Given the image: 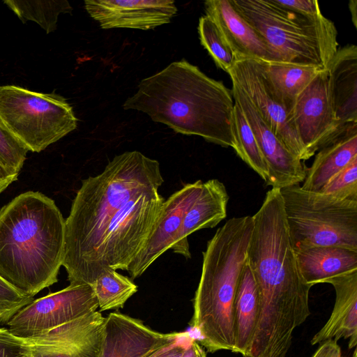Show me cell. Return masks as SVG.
<instances>
[{
  "mask_svg": "<svg viewBox=\"0 0 357 357\" xmlns=\"http://www.w3.org/2000/svg\"><path fill=\"white\" fill-rule=\"evenodd\" d=\"M234 151L238 156L266 183L268 170L255 135L241 108L234 102L232 116Z\"/></svg>",
  "mask_w": 357,
  "mask_h": 357,
  "instance_id": "484cf974",
  "label": "cell"
},
{
  "mask_svg": "<svg viewBox=\"0 0 357 357\" xmlns=\"http://www.w3.org/2000/svg\"><path fill=\"white\" fill-rule=\"evenodd\" d=\"M18 174L13 173L0 162V194L17 179Z\"/></svg>",
  "mask_w": 357,
  "mask_h": 357,
  "instance_id": "e575fe53",
  "label": "cell"
},
{
  "mask_svg": "<svg viewBox=\"0 0 357 357\" xmlns=\"http://www.w3.org/2000/svg\"><path fill=\"white\" fill-rule=\"evenodd\" d=\"M202 183L201 180L187 183L165 200L151 235L128 267L127 271L132 280L142 275L159 257L174 245L183 218L199 196Z\"/></svg>",
  "mask_w": 357,
  "mask_h": 357,
  "instance_id": "4fadbf2b",
  "label": "cell"
},
{
  "mask_svg": "<svg viewBox=\"0 0 357 357\" xmlns=\"http://www.w3.org/2000/svg\"><path fill=\"white\" fill-rule=\"evenodd\" d=\"M229 199L223 183L218 179L203 182L199 196L183 218L178 238L171 248L174 252L190 259L188 236L202 229L215 227L224 220Z\"/></svg>",
  "mask_w": 357,
  "mask_h": 357,
  "instance_id": "ac0fdd59",
  "label": "cell"
},
{
  "mask_svg": "<svg viewBox=\"0 0 357 357\" xmlns=\"http://www.w3.org/2000/svg\"><path fill=\"white\" fill-rule=\"evenodd\" d=\"M0 121L29 151L39 153L77 128L72 106L62 96L0 86Z\"/></svg>",
  "mask_w": 357,
  "mask_h": 357,
  "instance_id": "52a82bcc",
  "label": "cell"
},
{
  "mask_svg": "<svg viewBox=\"0 0 357 357\" xmlns=\"http://www.w3.org/2000/svg\"><path fill=\"white\" fill-rule=\"evenodd\" d=\"M3 3L23 23L33 21L39 24L47 33L56 29L59 15L70 13L73 10L70 3L66 0H6Z\"/></svg>",
  "mask_w": 357,
  "mask_h": 357,
  "instance_id": "cb8c5ba5",
  "label": "cell"
},
{
  "mask_svg": "<svg viewBox=\"0 0 357 357\" xmlns=\"http://www.w3.org/2000/svg\"><path fill=\"white\" fill-rule=\"evenodd\" d=\"M283 8L297 13L317 16L321 14L319 2L316 0H275Z\"/></svg>",
  "mask_w": 357,
  "mask_h": 357,
  "instance_id": "1f68e13d",
  "label": "cell"
},
{
  "mask_svg": "<svg viewBox=\"0 0 357 357\" xmlns=\"http://www.w3.org/2000/svg\"><path fill=\"white\" fill-rule=\"evenodd\" d=\"M163 182L159 162L137 151L82 180L65 220L62 266L70 285L91 284L106 269L127 271L159 217Z\"/></svg>",
  "mask_w": 357,
  "mask_h": 357,
  "instance_id": "6da1fadb",
  "label": "cell"
},
{
  "mask_svg": "<svg viewBox=\"0 0 357 357\" xmlns=\"http://www.w3.org/2000/svg\"><path fill=\"white\" fill-rule=\"evenodd\" d=\"M335 292V305L329 319L314 335L311 344L328 340L349 339V348L357 344V270L326 280Z\"/></svg>",
  "mask_w": 357,
  "mask_h": 357,
  "instance_id": "e0dca14e",
  "label": "cell"
},
{
  "mask_svg": "<svg viewBox=\"0 0 357 357\" xmlns=\"http://www.w3.org/2000/svg\"><path fill=\"white\" fill-rule=\"evenodd\" d=\"M319 192L340 199H357V157L335 174Z\"/></svg>",
  "mask_w": 357,
  "mask_h": 357,
  "instance_id": "83f0119b",
  "label": "cell"
},
{
  "mask_svg": "<svg viewBox=\"0 0 357 357\" xmlns=\"http://www.w3.org/2000/svg\"><path fill=\"white\" fill-rule=\"evenodd\" d=\"M98 302L89 284L70 285L33 300L6 324L16 337L28 339L96 311Z\"/></svg>",
  "mask_w": 357,
  "mask_h": 357,
  "instance_id": "ba28073f",
  "label": "cell"
},
{
  "mask_svg": "<svg viewBox=\"0 0 357 357\" xmlns=\"http://www.w3.org/2000/svg\"><path fill=\"white\" fill-rule=\"evenodd\" d=\"M183 333H161L138 319L111 312L105 320L102 357H148Z\"/></svg>",
  "mask_w": 357,
  "mask_h": 357,
  "instance_id": "9a60e30c",
  "label": "cell"
},
{
  "mask_svg": "<svg viewBox=\"0 0 357 357\" xmlns=\"http://www.w3.org/2000/svg\"><path fill=\"white\" fill-rule=\"evenodd\" d=\"M330 95L342 126L357 123V47L337 49L327 68Z\"/></svg>",
  "mask_w": 357,
  "mask_h": 357,
  "instance_id": "d6986e66",
  "label": "cell"
},
{
  "mask_svg": "<svg viewBox=\"0 0 357 357\" xmlns=\"http://www.w3.org/2000/svg\"><path fill=\"white\" fill-rule=\"evenodd\" d=\"M291 116L310 159L346 126L337 119L332 103L327 69L320 71L297 96Z\"/></svg>",
  "mask_w": 357,
  "mask_h": 357,
  "instance_id": "30bf717a",
  "label": "cell"
},
{
  "mask_svg": "<svg viewBox=\"0 0 357 357\" xmlns=\"http://www.w3.org/2000/svg\"><path fill=\"white\" fill-rule=\"evenodd\" d=\"M84 7L103 29H153L169 23L177 13L172 0H85Z\"/></svg>",
  "mask_w": 357,
  "mask_h": 357,
  "instance_id": "5bb4252c",
  "label": "cell"
},
{
  "mask_svg": "<svg viewBox=\"0 0 357 357\" xmlns=\"http://www.w3.org/2000/svg\"><path fill=\"white\" fill-rule=\"evenodd\" d=\"M300 272L310 286L357 270V250L338 246H316L294 250Z\"/></svg>",
  "mask_w": 357,
  "mask_h": 357,
  "instance_id": "44dd1931",
  "label": "cell"
},
{
  "mask_svg": "<svg viewBox=\"0 0 357 357\" xmlns=\"http://www.w3.org/2000/svg\"><path fill=\"white\" fill-rule=\"evenodd\" d=\"M349 9L351 15V21L355 28L357 27V0L349 1Z\"/></svg>",
  "mask_w": 357,
  "mask_h": 357,
  "instance_id": "8d00e7d4",
  "label": "cell"
},
{
  "mask_svg": "<svg viewBox=\"0 0 357 357\" xmlns=\"http://www.w3.org/2000/svg\"><path fill=\"white\" fill-rule=\"evenodd\" d=\"M228 74L285 146L301 160H308L294 128L290 111L275 90L260 62L238 59Z\"/></svg>",
  "mask_w": 357,
  "mask_h": 357,
  "instance_id": "9c48e42d",
  "label": "cell"
},
{
  "mask_svg": "<svg viewBox=\"0 0 357 357\" xmlns=\"http://www.w3.org/2000/svg\"><path fill=\"white\" fill-rule=\"evenodd\" d=\"M65 248V220L55 202L28 191L0 209V278L33 297L58 282Z\"/></svg>",
  "mask_w": 357,
  "mask_h": 357,
  "instance_id": "3957f363",
  "label": "cell"
},
{
  "mask_svg": "<svg viewBox=\"0 0 357 357\" xmlns=\"http://www.w3.org/2000/svg\"><path fill=\"white\" fill-rule=\"evenodd\" d=\"M0 357H30L24 339L0 326Z\"/></svg>",
  "mask_w": 357,
  "mask_h": 357,
  "instance_id": "4dcf8cb0",
  "label": "cell"
},
{
  "mask_svg": "<svg viewBox=\"0 0 357 357\" xmlns=\"http://www.w3.org/2000/svg\"><path fill=\"white\" fill-rule=\"evenodd\" d=\"M259 62L290 113L299 93L320 71H323L313 66L282 61Z\"/></svg>",
  "mask_w": 357,
  "mask_h": 357,
  "instance_id": "603a6c76",
  "label": "cell"
},
{
  "mask_svg": "<svg viewBox=\"0 0 357 357\" xmlns=\"http://www.w3.org/2000/svg\"><path fill=\"white\" fill-rule=\"evenodd\" d=\"M252 229V216L232 218L217 229L202 252L190 324L210 353L233 352L234 299Z\"/></svg>",
  "mask_w": 357,
  "mask_h": 357,
  "instance_id": "277c9868",
  "label": "cell"
},
{
  "mask_svg": "<svg viewBox=\"0 0 357 357\" xmlns=\"http://www.w3.org/2000/svg\"><path fill=\"white\" fill-rule=\"evenodd\" d=\"M197 30L201 45L217 67L228 73L237 59L217 25L208 16L204 15L199 20Z\"/></svg>",
  "mask_w": 357,
  "mask_h": 357,
  "instance_id": "4316f807",
  "label": "cell"
},
{
  "mask_svg": "<svg viewBox=\"0 0 357 357\" xmlns=\"http://www.w3.org/2000/svg\"><path fill=\"white\" fill-rule=\"evenodd\" d=\"M90 285L101 311L123 308L138 289L132 279L110 268L106 269Z\"/></svg>",
  "mask_w": 357,
  "mask_h": 357,
  "instance_id": "d4e9b609",
  "label": "cell"
},
{
  "mask_svg": "<svg viewBox=\"0 0 357 357\" xmlns=\"http://www.w3.org/2000/svg\"><path fill=\"white\" fill-rule=\"evenodd\" d=\"M282 62L327 69L338 49L334 23L322 14L304 15L275 0H230Z\"/></svg>",
  "mask_w": 357,
  "mask_h": 357,
  "instance_id": "5b68a950",
  "label": "cell"
},
{
  "mask_svg": "<svg viewBox=\"0 0 357 357\" xmlns=\"http://www.w3.org/2000/svg\"><path fill=\"white\" fill-rule=\"evenodd\" d=\"M105 320L95 311L24 340L30 357H102Z\"/></svg>",
  "mask_w": 357,
  "mask_h": 357,
  "instance_id": "8fae6325",
  "label": "cell"
},
{
  "mask_svg": "<svg viewBox=\"0 0 357 357\" xmlns=\"http://www.w3.org/2000/svg\"><path fill=\"white\" fill-rule=\"evenodd\" d=\"M356 157L357 123H351L318 151L312 165L306 169L301 188L319 192L335 174Z\"/></svg>",
  "mask_w": 357,
  "mask_h": 357,
  "instance_id": "ffe728a7",
  "label": "cell"
},
{
  "mask_svg": "<svg viewBox=\"0 0 357 357\" xmlns=\"http://www.w3.org/2000/svg\"><path fill=\"white\" fill-rule=\"evenodd\" d=\"M231 93L243 113L263 155L268 170L266 185L282 189L303 182L307 167L294 155L261 118L243 90L234 82Z\"/></svg>",
  "mask_w": 357,
  "mask_h": 357,
  "instance_id": "7c38bea8",
  "label": "cell"
},
{
  "mask_svg": "<svg viewBox=\"0 0 357 357\" xmlns=\"http://www.w3.org/2000/svg\"><path fill=\"white\" fill-rule=\"evenodd\" d=\"M181 357H206V354L197 341L190 337Z\"/></svg>",
  "mask_w": 357,
  "mask_h": 357,
  "instance_id": "d590c367",
  "label": "cell"
},
{
  "mask_svg": "<svg viewBox=\"0 0 357 357\" xmlns=\"http://www.w3.org/2000/svg\"><path fill=\"white\" fill-rule=\"evenodd\" d=\"M259 314V296L253 273L245 261L239 278L234 304V353L247 354Z\"/></svg>",
  "mask_w": 357,
  "mask_h": 357,
  "instance_id": "7402d4cb",
  "label": "cell"
},
{
  "mask_svg": "<svg viewBox=\"0 0 357 357\" xmlns=\"http://www.w3.org/2000/svg\"><path fill=\"white\" fill-rule=\"evenodd\" d=\"M206 15L217 25L237 60L282 61L265 39L242 17L230 0L204 2Z\"/></svg>",
  "mask_w": 357,
  "mask_h": 357,
  "instance_id": "2e32d148",
  "label": "cell"
},
{
  "mask_svg": "<svg viewBox=\"0 0 357 357\" xmlns=\"http://www.w3.org/2000/svg\"><path fill=\"white\" fill-rule=\"evenodd\" d=\"M25 296L0 278V325L7 324L12 317L33 301Z\"/></svg>",
  "mask_w": 357,
  "mask_h": 357,
  "instance_id": "f546056e",
  "label": "cell"
},
{
  "mask_svg": "<svg viewBox=\"0 0 357 357\" xmlns=\"http://www.w3.org/2000/svg\"><path fill=\"white\" fill-rule=\"evenodd\" d=\"M0 326H1V325H0Z\"/></svg>",
  "mask_w": 357,
  "mask_h": 357,
  "instance_id": "74e56055",
  "label": "cell"
},
{
  "mask_svg": "<svg viewBox=\"0 0 357 357\" xmlns=\"http://www.w3.org/2000/svg\"><path fill=\"white\" fill-rule=\"evenodd\" d=\"M280 193L294 250L338 246L357 250V199H340L300 185Z\"/></svg>",
  "mask_w": 357,
  "mask_h": 357,
  "instance_id": "8992f818",
  "label": "cell"
},
{
  "mask_svg": "<svg viewBox=\"0 0 357 357\" xmlns=\"http://www.w3.org/2000/svg\"><path fill=\"white\" fill-rule=\"evenodd\" d=\"M190 339L189 334L183 333L178 339L158 348L148 357H181Z\"/></svg>",
  "mask_w": 357,
  "mask_h": 357,
  "instance_id": "d6a6232c",
  "label": "cell"
},
{
  "mask_svg": "<svg viewBox=\"0 0 357 357\" xmlns=\"http://www.w3.org/2000/svg\"><path fill=\"white\" fill-rule=\"evenodd\" d=\"M321 343L312 357H342L337 341L328 340Z\"/></svg>",
  "mask_w": 357,
  "mask_h": 357,
  "instance_id": "836d02e7",
  "label": "cell"
},
{
  "mask_svg": "<svg viewBox=\"0 0 357 357\" xmlns=\"http://www.w3.org/2000/svg\"><path fill=\"white\" fill-rule=\"evenodd\" d=\"M231 91L185 59L143 79L122 107L146 114L174 132L234 148Z\"/></svg>",
  "mask_w": 357,
  "mask_h": 357,
  "instance_id": "7a4b0ae2",
  "label": "cell"
},
{
  "mask_svg": "<svg viewBox=\"0 0 357 357\" xmlns=\"http://www.w3.org/2000/svg\"><path fill=\"white\" fill-rule=\"evenodd\" d=\"M28 151L0 121V162L10 172L19 174Z\"/></svg>",
  "mask_w": 357,
  "mask_h": 357,
  "instance_id": "f1b7e54d",
  "label": "cell"
}]
</instances>
